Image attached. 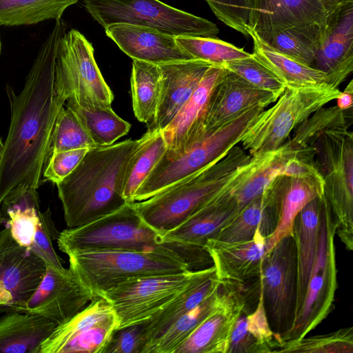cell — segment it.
<instances>
[{
  "instance_id": "obj_1",
  "label": "cell",
  "mask_w": 353,
  "mask_h": 353,
  "mask_svg": "<svg viewBox=\"0 0 353 353\" xmlns=\"http://www.w3.org/2000/svg\"><path fill=\"white\" fill-rule=\"evenodd\" d=\"M67 25L56 22L41 46L23 90L6 92L10 123L0 158V208L6 195L17 187L37 190L57 115L65 101L55 86V65L59 41Z\"/></svg>"
},
{
  "instance_id": "obj_2",
  "label": "cell",
  "mask_w": 353,
  "mask_h": 353,
  "mask_svg": "<svg viewBox=\"0 0 353 353\" xmlns=\"http://www.w3.org/2000/svg\"><path fill=\"white\" fill-rule=\"evenodd\" d=\"M139 143L128 139L88 150L57 185L68 228L92 222L128 203L123 194L126 166Z\"/></svg>"
},
{
  "instance_id": "obj_3",
  "label": "cell",
  "mask_w": 353,
  "mask_h": 353,
  "mask_svg": "<svg viewBox=\"0 0 353 353\" xmlns=\"http://www.w3.org/2000/svg\"><path fill=\"white\" fill-rule=\"evenodd\" d=\"M250 156L239 144L223 159L133 205L162 236L212 198Z\"/></svg>"
},
{
  "instance_id": "obj_4",
  "label": "cell",
  "mask_w": 353,
  "mask_h": 353,
  "mask_svg": "<svg viewBox=\"0 0 353 353\" xmlns=\"http://www.w3.org/2000/svg\"><path fill=\"white\" fill-rule=\"evenodd\" d=\"M352 120L325 128L307 145L315 150L314 166L323 180L321 198L327 208L336 234L345 248L353 249V134Z\"/></svg>"
},
{
  "instance_id": "obj_5",
  "label": "cell",
  "mask_w": 353,
  "mask_h": 353,
  "mask_svg": "<svg viewBox=\"0 0 353 353\" xmlns=\"http://www.w3.org/2000/svg\"><path fill=\"white\" fill-rule=\"evenodd\" d=\"M59 249L70 254L103 250L170 251L187 261L188 248L165 242L162 236L140 217L132 203L83 225L67 228L57 239Z\"/></svg>"
},
{
  "instance_id": "obj_6",
  "label": "cell",
  "mask_w": 353,
  "mask_h": 353,
  "mask_svg": "<svg viewBox=\"0 0 353 353\" xmlns=\"http://www.w3.org/2000/svg\"><path fill=\"white\" fill-rule=\"evenodd\" d=\"M68 256L69 268L94 299L129 278L192 270L183 256L170 251L103 250Z\"/></svg>"
},
{
  "instance_id": "obj_7",
  "label": "cell",
  "mask_w": 353,
  "mask_h": 353,
  "mask_svg": "<svg viewBox=\"0 0 353 353\" xmlns=\"http://www.w3.org/2000/svg\"><path fill=\"white\" fill-rule=\"evenodd\" d=\"M265 108H252L228 123L205 133L176 159L163 156L136 192L133 202L145 200L223 159L240 143L248 128Z\"/></svg>"
},
{
  "instance_id": "obj_8",
  "label": "cell",
  "mask_w": 353,
  "mask_h": 353,
  "mask_svg": "<svg viewBox=\"0 0 353 353\" xmlns=\"http://www.w3.org/2000/svg\"><path fill=\"white\" fill-rule=\"evenodd\" d=\"M341 92L331 85L286 87L273 105L259 114L244 134L241 146L250 157L277 149L299 124L335 100Z\"/></svg>"
},
{
  "instance_id": "obj_9",
  "label": "cell",
  "mask_w": 353,
  "mask_h": 353,
  "mask_svg": "<svg viewBox=\"0 0 353 353\" xmlns=\"http://www.w3.org/2000/svg\"><path fill=\"white\" fill-rule=\"evenodd\" d=\"M90 15L103 28L126 23L178 36L216 38L214 23L172 7L160 0H83Z\"/></svg>"
},
{
  "instance_id": "obj_10",
  "label": "cell",
  "mask_w": 353,
  "mask_h": 353,
  "mask_svg": "<svg viewBox=\"0 0 353 353\" xmlns=\"http://www.w3.org/2000/svg\"><path fill=\"white\" fill-rule=\"evenodd\" d=\"M320 200L319 234L314 263L302 304L292 325L280 336L282 343L305 336L332 309L337 289L336 228L327 208L321 198Z\"/></svg>"
},
{
  "instance_id": "obj_11",
  "label": "cell",
  "mask_w": 353,
  "mask_h": 353,
  "mask_svg": "<svg viewBox=\"0 0 353 353\" xmlns=\"http://www.w3.org/2000/svg\"><path fill=\"white\" fill-rule=\"evenodd\" d=\"M55 86L64 100L83 106L111 107L114 96L97 64L92 43L76 29L61 37L56 58Z\"/></svg>"
},
{
  "instance_id": "obj_12",
  "label": "cell",
  "mask_w": 353,
  "mask_h": 353,
  "mask_svg": "<svg viewBox=\"0 0 353 353\" xmlns=\"http://www.w3.org/2000/svg\"><path fill=\"white\" fill-rule=\"evenodd\" d=\"M261 292L272 330L279 337L292 325L296 302V252L293 234L285 236L263 258Z\"/></svg>"
},
{
  "instance_id": "obj_13",
  "label": "cell",
  "mask_w": 353,
  "mask_h": 353,
  "mask_svg": "<svg viewBox=\"0 0 353 353\" xmlns=\"http://www.w3.org/2000/svg\"><path fill=\"white\" fill-rule=\"evenodd\" d=\"M194 271L129 278L107 290L101 297L105 299L114 309L117 329L143 323L152 319L185 287Z\"/></svg>"
},
{
  "instance_id": "obj_14",
  "label": "cell",
  "mask_w": 353,
  "mask_h": 353,
  "mask_svg": "<svg viewBox=\"0 0 353 353\" xmlns=\"http://www.w3.org/2000/svg\"><path fill=\"white\" fill-rule=\"evenodd\" d=\"M118 321L103 297L90 302L66 322L56 327L39 353H104Z\"/></svg>"
},
{
  "instance_id": "obj_15",
  "label": "cell",
  "mask_w": 353,
  "mask_h": 353,
  "mask_svg": "<svg viewBox=\"0 0 353 353\" xmlns=\"http://www.w3.org/2000/svg\"><path fill=\"white\" fill-rule=\"evenodd\" d=\"M46 270L45 263L19 245L6 226L0 232V312H23Z\"/></svg>"
},
{
  "instance_id": "obj_16",
  "label": "cell",
  "mask_w": 353,
  "mask_h": 353,
  "mask_svg": "<svg viewBox=\"0 0 353 353\" xmlns=\"http://www.w3.org/2000/svg\"><path fill=\"white\" fill-rule=\"evenodd\" d=\"M94 298L70 268L46 266V272L23 312L42 315L59 325L71 319Z\"/></svg>"
},
{
  "instance_id": "obj_17",
  "label": "cell",
  "mask_w": 353,
  "mask_h": 353,
  "mask_svg": "<svg viewBox=\"0 0 353 353\" xmlns=\"http://www.w3.org/2000/svg\"><path fill=\"white\" fill-rule=\"evenodd\" d=\"M243 309L250 312L245 298L232 285L221 283L217 305L175 353H227L234 324Z\"/></svg>"
},
{
  "instance_id": "obj_18",
  "label": "cell",
  "mask_w": 353,
  "mask_h": 353,
  "mask_svg": "<svg viewBox=\"0 0 353 353\" xmlns=\"http://www.w3.org/2000/svg\"><path fill=\"white\" fill-rule=\"evenodd\" d=\"M323 192L321 174L308 177L278 176L272 181L265 192L276 224L266 237L265 254L282 238L293 234L294 222L299 212L311 201L321 198Z\"/></svg>"
},
{
  "instance_id": "obj_19",
  "label": "cell",
  "mask_w": 353,
  "mask_h": 353,
  "mask_svg": "<svg viewBox=\"0 0 353 353\" xmlns=\"http://www.w3.org/2000/svg\"><path fill=\"white\" fill-rule=\"evenodd\" d=\"M314 68L339 88L353 70V1L329 12Z\"/></svg>"
},
{
  "instance_id": "obj_20",
  "label": "cell",
  "mask_w": 353,
  "mask_h": 353,
  "mask_svg": "<svg viewBox=\"0 0 353 353\" xmlns=\"http://www.w3.org/2000/svg\"><path fill=\"white\" fill-rule=\"evenodd\" d=\"M277 98L273 93L252 85L224 68L208 100L204 134L228 123L252 108H267Z\"/></svg>"
},
{
  "instance_id": "obj_21",
  "label": "cell",
  "mask_w": 353,
  "mask_h": 353,
  "mask_svg": "<svg viewBox=\"0 0 353 353\" xmlns=\"http://www.w3.org/2000/svg\"><path fill=\"white\" fill-rule=\"evenodd\" d=\"M158 65L161 72L160 96L148 132L162 131L173 121L213 64L192 59Z\"/></svg>"
},
{
  "instance_id": "obj_22",
  "label": "cell",
  "mask_w": 353,
  "mask_h": 353,
  "mask_svg": "<svg viewBox=\"0 0 353 353\" xmlns=\"http://www.w3.org/2000/svg\"><path fill=\"white\" fill-rule=\"evenodd\" d=\"M223 69L222 65H212L188 101L173 121L161 131L166 144L164 157H180L203 135L208 100Z\"/></svg>"
},
{
  "instance_id": "obj_23",
  "label": "cell",
  "mask_w": 353,
  "mask_h": 353,
  "mask_svg": "<svg viewBox=\"0 0 353 353\" xmlns=\"http://www.w3.org/2000/svg\"><path fill=\"white\" fill-rule=\"evenodd\" d=\"M104 29L106 36L132 60L161 65L194 59L177 43L176 37L157 30L126 23Z\"/></svg>"
},
{
  "instance_id": "obj_24",
  "label": "cell",
  "mask_w": 353,
  "mask_h": 353,
  "mask_svg": "<svg viewBox=\"0 0 353 353\" xmlns=\"http://www.w3.org/2000/svg\"><path fill=\"white\" fill-rule=\"evenodd\" d=\"M266 237L256 230L249 241L228 243L209 239L208 253L220 283H245L259 277L265 254Z\"/></svg>"
},
{
  "instance_id": "obj_25",
  "label": "cell",
  "mask_w": 353,
  "mask_h": 353,
  "mask_svg": "<svg viewBox=\"0 0 353 353\" xmlns=\"http://www.w3.org/2000/svg\"><path fill=\"white\" fill-rule=\"evenodd\" d=\"M327 15L319 0H250L248 34L312 23L324 26Z\"/></svg>"
},
{
  "instance_id": "obj_26",
  "label": "cell",
  "mask_w": 353,
  "mask_h": 353,
  "mask_svg": "<svg viewBox=\"0 0 353 353\" xmlns=\"http://www.w3.org/2000/svg\"><path fill=\"white\" fill-rule=\"evenodd\" d=\"M220 285L214 266L194 270L185 287L152 319L145 322V347L179 318L218 290Z\"/></svg>"
},
{
  "instance_id": "obj_27",
  "label": "cell",
  "mask_w": 353,
  "mask_h": 353,
  "mask_svg": "<svg viewBox=\"0 0 353 353\" xmlns=\"http://www.w3.org/2000/svg\"><path fill=\"white\" fill-rule=\"evenodd\" d=\"M239 211L211 198L182 223L163 235L165 242L176 243L205 250L209 239H214Z\"/></svg>"
},
{
  "instance_id": "obj_28",
  "label": "cell",
  "mask_w": 353,
  "mask_h": 353,
  "mask_svg": "<svg viewBox=\"0 0 353 353\" xmlns=\"http://www.w3.org/2000/svg\"><path fill=\"white\" fill-rule=\"evenodd\" d=\"M57 325L38 314L8 312L0 319V353H39Z\"/></svg>"
},
{
  "instance_id": "obj_29",
  "label": "cell",
  "mask_w": 353,
  "mask_h": 353,
  "mask_svg": "<svg viewBox=\"0 0 353 353\" xmlns=\"http://www.w3.org/2000/svg\"><path fill=\"white\" fill-rule=\"evenodd\" d=\"M320 208V198H316L299 212L294 222L297 268L295 314L302 304L317 250Z\"/></svg>"
},
{
  "instance_id": "obj_30",
  "label": "cell",
  "mask_w": 353,
  "mask_h": 353,
  "mask_svg": "<svg viewBox=\"0 0 353 353\" xmlns=\"http://www.w3.org/2000/svg\"><path fill=\"white\" fill-rule=\"evenodd\" d=\"M281 344L279 336L270 326L260 292L254 310H243L237 319L227 353H274Z\"/></svg>"
},
{
  "instance_id": "obj_31",
  "label": "cell",
  "mask_w": 353,
  "mask_h": 353,
  "mask_svg": "<svg viewBox=\"0 0 353 353\" xmlns=\"http://www.w3.org/2000/svg\"><path fill=\"white\" fill-rule=\"evenodd\" d=\"M324 26L312 23L272 32L256 33L250 31L249 33L252 32L273 50L294 61L313 67L322 41Z\"/></svg>"
},
{
  "instance_id": "obj_32",
  "label": "cell",
  "mask_w": 353,
  "mask_h": 353,
  "mask_svg": "<svg viewBox=\"0 0 353 353\" xmlns=\"http://www.w3.org/2000/svg\"><path fill=\"white\" fill-rule=\"evenodd\" d=\"M1 210L12 238L29 250L41 212L37 190L22 186L14 188L2 201Z\"/></svg>"
},
{
  "instance_id": "obj_33",
  "label": "cell",
  "mask_w": 353,
  "mask_h": 353,
  "mask_svg": "<svg viewBox=\"0 0 353 353\" xmlns=\"http://www.w3.org/2000/svg\"><path fill=\"white\" fill-rule=\"evenodd\" d=\"M249 36L254 43L252 56L272 71L285 88L330 85L327 76L323 72L273 50L252 32H250Z\"/></svg>"
},
{
  "instance_id": "obj_34",
  "label": "cell",
  "mask_w": 353,
  "mask_h": 353,
  "mask_svg": "<svg viewBox=\"0 0 353 353\" xmlns=\"http://www.w3.org/2000/svg\"><path fill=\"white\" fill-rule=\"evenodd\" d=\"M276 218L269 205L265 192L243 208L226 225L215 239L236 243L252 239L257 229L267 237L274 230Z\"/></svg>"
},
{
  "instance_id": "obj_35",
  "label": "cell",
  "mask_w": 353,
  "mask_h": 353,
  "mask_svg": "<svg viewBox=\"0 0 353 353\" xmlns=\"http://www.w3.org/2000/svg\"><path fill=\"white\" fill-rule=\"evenodd\" d=\"M166 151L161 131L148 132L139 139V143L128 162L123 183V194L128 203L160 161Z\"/></svg>"
},
{
  "instance_id": "obj_36",
  "label": "cell",
  "mask_w": 353,
  "mask_h": 353,
  "mask_svg": "<svg viewBox=\"0 0 353 353\" xmlns=\"http://www.w3.org/2000/svg\"><path fill=\"white\" fill-rule=\"evenodd\" d=\"M130 82L134 115L139 121L147 125L148 130L152 125L160 96L159 65L133 60Z\"/></svg>"
},
{
  "instance_id": "obj_37",
  "label": "cell",
  "mask_w": 353,
  "mask_h": 353,
  "mask_svg": "<svg viewBox=\"0 0 353 353\" xmlns=\"http://www.w3.org/2000/svg\"><path fill=\"white\" fill-rule=\"evenodd\" d=\"M66 102L65 105L75 113L97 146L112 145L130 130L131 125L112 107L83 106L72 99Z\"/></svg>"
},
{
  "instance_id": "obj_38",
  "label": "cell",
  "mask_w": 353,
  "mask_h": 353,
  "mask_svg": "<svg viewBox=\"0 0 353 353\" xmlns=\"http://www.w3.org/2000/svg\"><path fill=\"white\" fill-rule=\"evenodd\" d=\"M79 0H0V25H32L61 18Z\"/></svg>"
},
{
  "instance_id": "obj_39",
  "label": "cell",
  "mask_w": 353,
  "mask_h": 353,
  "mask_svg": "<svg viewBox=\"0 0 353 353\" xmlns=\"http://www.w3.org/2000/svg\"><path fill=\"white\" fill-rule=\"evenodd\" d=\"M220 287L199 305L179 318L158 339L148 345L143 353H175L192 332L217 305Z\"/></svg>"
},
{
  "instance_id": "obj_40",
  "label": "cell",
  "mask_w": 353,
  "mask_h": 353,
  "mask_svg": "<svg viewBox=\"0 0 353 353\" xmlns=\"http://www.w3.org/2000/svg\"><path fill=\"white\" fill-rule=\"evenodd\" d=\"M97 147L75 113L65 105L55 121L48 157L54 152Z\"/></svg>"
},
{
  "instance_id": "obj_41",
  "label": "cell",
  "mask_w": 353,
  "mask_h": 353,
  "mask_svg": "<svg viewBox=\"0 0 353 353\" xmlns=\"http://www.w3.org/2000/svg\"><path fill=\"white\" fill-rule=\"evenodd\" d=\"M175 39L177 43L194 59L213 65H223L226 62L251 55L243 49L216 38L178 36Z\"/></svg>"
},
{
  "instance_id": "obj_42",
  "label": "cell",
  "mask_w": 353,
  "mask_h": 353,
  "mask_svg": "<svg viewBox=\"0 0 353 353\" xmlns=\"http://www.w3.org/2000/svg\"><path fill=\"white\" fill-rule=\"evenodd\" d=\"M276 352L352 353L353 327H344L327 334L290 340L283 343Z\"/></svg>"
},
{
  "instance_id": "obj_43",
  "label": "cell",
  "mask_w": 353,
  "mask_h": 353,
  "mask_svg": "<svg viewBox=\"0 0 353 353\" xmlns=\"http://www.w3.org/2000/svg\"><path fill=\"white\" fill-rule=\"evenodd\" d=\"M222 66L238 74L252 85L279 97L284 91V84L267 67L250 57L230 61Z\"/></svg>"
},
{
  "instance_id": "obj_44",
  "label": "cell",
  "mask_w": 353,
  "mask_h": 353,
  "mask_svg": "<svg viewBox=\"0 0 353 353\" xmlns=\"http://www.w3.org/2000/svg\"><path fill=\"white\" fill-rule=\"evenodd\" d=\"M59 232L57 231L50 210L39 212V222L35 230L33 241L29 250L40 258L46 266L60 271L65 270L62 260L55 252L52 243L57 239Z\"/></svg>"
},
{
  "instance_id": "obj_45",
  "label": "cell",
  "mask_w": 353,
  "mask_h": 353,
  "mask_svg": "<svg viewBox=\"0 0 353 353\" xmlns=\"http://www.w3.org/2000/svg\"><path fill=\"white\" fill-rule=\"evenodd\" d=\"M215 16L245 37L248 34L250 0H205Z\"/></svg>"
},
{
  "instance_id": "obj_46",
  "label": "cell",
  "mask_w": 353,
  "mask_h": 353,
  "mask_svg": "<svg viewBox=\"0 0 353 353\" xmlns=\"http://www.w3.org/2000/svg\"><path fill=\"white\" fill-rule=\"evenodd\" d=\"M88 150L80 148L51 153L44 165V178L55 184L61 182L76 168Z\"/></svg>"
},
{
  "instance_id": "obj_47",
  "label": "cell",
  "mask_w": 353,
  "mask_h": 353,
  "mask_svg": "<svg viewBox=\"0 0 353 353\" xmlns=\"http://www.w3.org/2000/svg\"><path fill=\"white\" fill-rule=\"evenodd\" d=\"M146 344L144 322L116 330L104 353H143Z\"/></svg>"
},
{
  "instance_id": "obj_48",
  "label": "cell",
  "mask_w": 353,
  "mask_h": 353,
  "mask_svg": "<svg viewBox=\"0 0 353 353\" xmlns=\"http://www.w3.org/2000/svg\"><path fill=\"white\" fill-rule=\"evenodd\" d=\"M353 81L351 80L343 92L336 99V106L342 110H346L352 108L353 97Z\"/></svg>"
},
{
  "instance_id": "obj_49",
  "label": "cell",
  "mask_w": 353,
  "mask_h": 353,
  "mask_svg": "<svg viewBox=\"0 0 353 353\" xmlns=\"http://www.w3.org/2000/svg\"><path fill=\"white\" fill-rule=\"evenodd\" d=\"M327 13L345 3L353 1V0H319Z\"/></svg>"
},
{
  "instance_id": "obj_50",
  "label": "cell",
  "mask_w": 353,
  "mask_h": 353,
  "mask_svg": "<svg viewBox=\"0 0 353 353\" xmlns=\"http://www.w3.org/2000/svg\"><path fill=\"white\" fill-rule=\"evenodd\" d=\"M3 150V142L2 141L1 139L0 138V158L2 154Z\"/></svg>"
},
{
  "instance_id": "obj_51",
  "label": "cell",
  "mask_w": 353,
  "mask_h": 353,
  "mask_svg": "<svg viewBox=\"0 0 353 353\" xmlns=\"http://www.w3.org/2000/svg\"><path fill=\"white\" fill-rule=\"evenodd\" d=\"M3 222H5V219L0 208V225H1Z\"/></svg>"
},
{
  "instance_id": "obj_52",
  "label": "cell",
  "mask_w": 353,
  "mask_h": 353,
  "mask_svg": "<svg viewBox=\"0 0 353 353\" xmlns=\"http://www.w3.org/2000/svg\"><path fill=\"white\" fill-rule=\"evenodd\" d=\"M1 52V37H0V54Z\"/></svg>"
}]
</instances>
